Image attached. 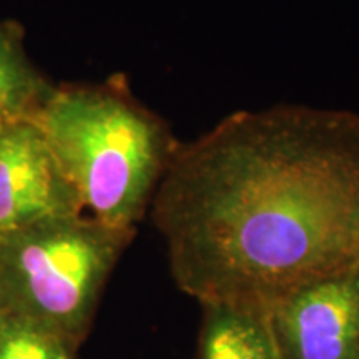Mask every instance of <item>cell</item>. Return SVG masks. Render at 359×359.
Wrapping results in <instances>:
<instances>
[{
	"label": "cell",
	"instance_id": "6da1fadb",
	"mask_svg": "<svg viewBox=\"0 0 359 359\" xmlns=\"http://www.w3.org/2000/svg\"><path fill=\"white\" fill-rule=\"evenodd\" d=\"M151 218L183 293L268 316L359 266V115L276 105L180 143Z\"/></svg>",
	"mask_w": 359,
	"mask_h": 359
},
{
	"label": "cell",
	"instance_id": "7a4b0ae2",
	"mask_svg": "<svg viewBox=\"0 0 359 359\" xmlns=\"http://www.w3.org/2000/svg\"><path fill=\"white\" fill-rule=\"evenodd\" d=\"M85 217L135 231L180 145L122 88H53L34 114Z\"/></svg>",
	"mask_w": 359,
	"mask_h": 359
},
{
	"label": "cell",
	"instance_id": "3957f363",
	"mask_svg": "<svg viewBox=\"0 0 359 359\" xmlns=\"http://www.w3.org/2000/svg\"><path fill=\"white\" fill-rule=\"evenodd\" d=\"M133 235L85 215L0 235V311L37 323L77 349Z\"/></svg>",
	"mask_w": 359,
	"mask_h": 359
},
{
	"label": "cell",
	"instance_id": "277c9868",
	"mask_svg": "<svg viewBox=\"0 0 359 359\" xmlns=\"http://www.w3.org/2000/svg\"><path fill=\"white\" fill-rule=\"evenodd\" d=\"M266 318L281 359H359V266L291 291Z\"/></svg>",
	"mask_w": 359,
	"mask_h": 359
},
{
	"label": "cell",
	"instance_id": "5b68a950",
	"mask_svg": "<svg viewBox=\"0 0 359 359\" xmlns=\"http://www.w3.org/2000/svg\"><path fill=\"white\" fill-rule=\"evenodd\" d=\"M83 215L34 115L0 123V235Z\"/></svg>",
	"mask_w": 359,
	"mask_h": 359
},
{
	"label": "cell",
	"instance_id": "8992f818",
	"mask_svg": "<svg viewBox=\"0 0 359 359\" xmlns=\"http://www.w3.org/2000/svg\"><path fill=\"white\" fill-rule=\"evenodd\" d=\"M201 308L198 359H281L264 314L223 303Z\"/></svg>",
	"mask_w": 359,
	"mask_h": 359
},
{
	"label": "cell",
	"instance_id": "52a82bcc",
	"mask_svg": "<svg viewBox=\"0 0 359 359\" xmlns=\"http://www.w3.org/2000/svg\"><path fill=\"white\" fill-rule=\"evenodd\" d=\"M53 88L30 62L15 25L0 22V123L34 115Z\"/></svg>",
	"mask_w": 359,
	"mask_h": 359
},
{
	"label": "cell",
	"instance_id": "ba28073f",
	"mask_svg": "<svg viewBox=\"0 0 359 359\" xmlns=\"http://www.w3.org/2000/svg\"><path fill=\"white\" fill-rule=\"evenodd\" d=\"M75 351L47 327L0 311V359H75Z\"/></svg>",
	"mask_w": 359,
	"mask_h": 359
}]
</instances>
